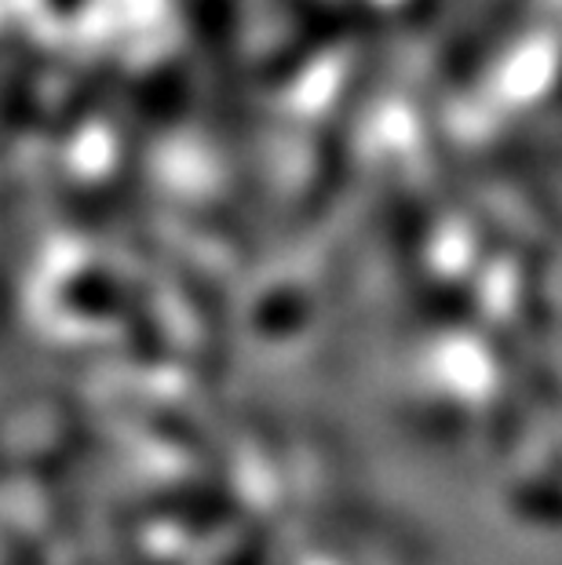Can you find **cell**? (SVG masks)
I'll return each mask as SVG.
<instances>
[{
  "mask_svg": "<svg viewBox=\"0 0 562 565\" xmlns=\"http://www.w3.org/2000/svg\"><path fill=\"white\" fill-rule=\"evenodd\" d=\"M161 565H179V562H172V558H169V562H161Z\"/></svg>",
  "mask_w": 562,
  "mask_h": 565,
  "instance_id": "5",
  "label": "cell"
},
{
  "mask_svg": "<svg viewBox=\"0 0 562 565\" xmlns=\"http://www.w3.org/2000/svg\"><path fill=\"white\" fill-rule=\"evenodd\" d=\"M223 565H267V540H263L259 529L253 533H242V540L231 547V555L223 558Z\"/></svg>",
  "mask_w": 562,
  "mask_h": 565,
  "instance_id": "3",
  "label": "cell"
},
{
  "mask_svg": "<svg viewBox=\"0 0 562 565\" xmlns=\"http://www.w3.org/2000/svg\"><path fill=\"white\" fill-rule=\"evenodd\" d=\"M128 416L136 419V427L142 430V435L169 445V449H176V452L190 456V460H194L205 475H226V467H231L220 438L212 435L209 427H201L187 408L142 398L136 405H128Z\"/></svg>",
  "mask_w": 562,
  "mask_h": 565,
  "instance_id": "2",
  "label": "cell"
},
{
  "mask_svg": "<svg viewBox=\"0 0 562 565\" xmlns=\"http://www.w3.org/2000/svg\"><path fill=\"white\" fill-rule=\"evenodd\" d=\"M59 303L66 315L85 321L110 324L121 332L131 362L139 365H165L172 358V332L153 310L150 296L139 285L125 281L121 274L106 267H85L59 285Z\"/></svg>",
  "mask_w": 562,
  "mask_h": 565,
  "instance_id": "1",
  "label": "cell"
},
{
  "mask_svg": "<svg viewBox=\"0 0 562 565\" xmlns=\"http://www.w3.org/2000/svg\"><path fill=\"white\" fill-rule=\"evenodd\" d=\"M15 475V460H11V452H8V445H4V435H0V482L4 478Z\"/></svg>",
  "mask_w": 562,
  "mask_h": 565,
  "instance_id": "4",
  "label": "cell"
}]
</instances>
